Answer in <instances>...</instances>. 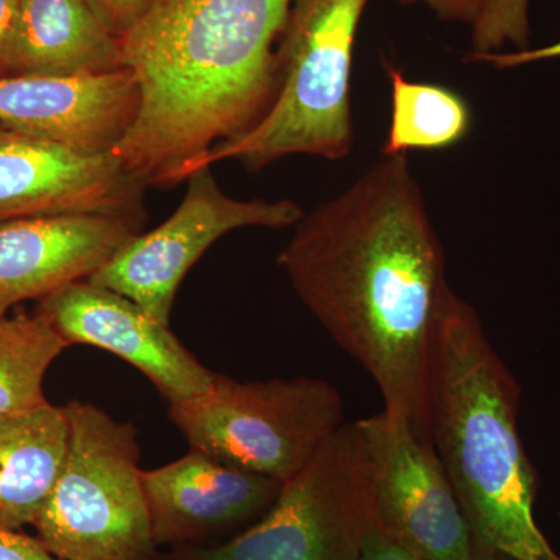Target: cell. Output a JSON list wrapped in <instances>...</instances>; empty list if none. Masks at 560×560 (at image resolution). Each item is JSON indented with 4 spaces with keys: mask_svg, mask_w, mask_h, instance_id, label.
Returning a JSON list of instances; mask_svg holds the SVG:
<instances>
[{
    "mask_svg": "<svg viewBox=\"0 0 560 560\" xmlns=\"http://www.w3.org/2000/svg\"><path fill=\"white\" fill-rule=\"evenodd\" d=\"M293 0H147L121 36L140 88L138 119L114 151L143 186L186 183L213 147L270 108L276 46Z\"/></svg>",
    "mask_w": 560,
    "mask_h": 560,
    "instance_id": "2",
    "label": "cell"
},
{
    "mask_svg": "<svg viewBox=\"0 0 560 560\" xmlns=\"http://www.w3.org/2000/svg\"><path fill=\"white\" fill-rule=\"evenodd\" d=\"M0 560H61L51 555L38 537L22 530L0 528Z\"/></svg>",
    "mask_w": 560,
    "mask_h": 560,
    "instance_id": "22",
    "label": "cell"
},
{
    "mask_svg": "<svg viewBox=\"0 0 560 560\" xmlns=\"http://www.w3.org/2000/svg\"><path fill=\"white\" fill-rule=\"evenodd\" d=\"M139 108V83L128 68L101 75L0 79V125L84 154L114 153Z\"/></svg>",
    "mask_w": 560,
    "mask_h": 560,
    "instance_id": "12",
    "label": "cell"
},
{
    "mask_svg": "<svg viewBox=\"0 0 560 560\" xmlns=\"http://www.w3.org/2000/svg\"><path fill=\"white\" fill-rule=\"evenodd\" d=\"M359 560H425L394 540L374 523Z\"/></svg>",
    "mask_w": 560,
    "mask_h": 560,
    "instance_id": "23",
    "label": "cell"
},
{
    "mask_svg": "<svg viewBox=\"0 0 560 560\" xmlns=\"http://www.w3.org/2000/svg\"><path fill=\"white\" fill-rule=\"evenodd\" d=\"M125 68L120 36L88 0H21L9 77L101 75Z\"/></svg>",
    "mask_w": 560,
    "mask_h": 560,
    "instance_id": "15",
    "label": "cell"
},
{
    "mask_svg": "<svg viewBox=\"0 0 560 560\" xmlns=\"http://www.w3.org/2000/svg\"><path fill=\"white\" fill-rule=\"evenodd\" d=\"M168 415L190 448L282 485L345 425L340 390L312 377L241 382L215 372L206 393Z\"/></svg>",
    "mask_w": 560,
    "mask_h": 560,
    "instance_id": "6",
    "label": "cell"
},
{
    "mask_svg": "<svg viewBox=\"0 0 560 560\" xmlns=\"http://www.w3.org/2000/svg\"><path fill=\"white\" fill-rule=\"evenodd\" d=\"M431 438L482 560H560L534 517L539 478L518 433L521 386L478 313L445 294L431 357Z\"/></svg>",
    "mask_w": 560,
    "mask_h": 560,
    "instance_id": "3",
    "label": "cell"
},
{
    "mask_svg": "<svg viewBox=\"0 0 560 560\" xmlns=\"http://www.w3.org/2000/svg\"><path fill=\"white\" fill-rule=\"evenodd\" d=\"M68 348L38 311L0 319V420L47 404L44 377Z\"/></svg>",
    "mask_w": 560,
    "mask_h": 560,
    "instance_id": "18",
    "label": "cell"
},
{
    "mask_svg": "<svg viewBox=\"0 0 560 560\" xmlns=\"http://www.w3.org/2000/svg\"><path fill=\"white\" fill-rule=\"evenodd\" d=\"M138 217L75 213L0 221V319L95 275L135 235Z\"/></svg>",
    "mask_w": 560,
    "mask_h": 560,
    "instance_id": "13",
    "label": "cell"
},
{
    "mask_svg": "<svg viewBox=\"0 0 560 560\" xmlns=\"http://www.w3.org/2000/svg\"><path fill=\"white\" fill-rule=\"evenodd\" d=\"M359 423L370 453L375 523L425 560H482L433 442L385 408Z\"/></svg>",
    "mask_w": 560,
    "mask_h": 560,
    "instance_id": "9",
    "label": "cell"
},
{
    "mask_svg": "<svg viewBox=\"0 0 560 560\" xmlns=\"http://www.w3.org/2000/svg\"><path fill=\"white\" fill-rule=\"evenodd\" d=\"M375 523L363 431L345 423L259 521L219 545L180 548L171 560H359Z\"/></svg>",
    "mask_w": 560,
    "mask_h": 560,
    "instance_id": "7",
    "label": "cell"
},
{
    "mask_svg": "<svg viewBox=\"0 0 560 560\" xmlns=\"http://www.w3.org/2000/svg\"><path fill=\"white\" fill-rule=\"evenodd\" d=\"M302 304L381 389L385 410L431 438V357L444 250L407 154L375 162L294 224L280 250Z\"/></svg>",
    "mask_w": 560,
    "mask_h": 560,
    "instance_id": "1",
    "label": "cell"
},
{
    "mask_svg": "<svg viewBox=\"0 0 560 560\" xmlns=\"http://www.w3.org/2000/svg\"><path fill=\"white\" fill-rule=\"evenodd\" d=\"M21 0H0V79L9 77V58Z\"/></svg>",
    "mask_w": 560,
    "mask_h": 560,
    "instance_id": "25",
    "label": "cell"
},
{
    "mask_svg": "<svg viewBox=\"0 0 560 560\" xmlns=\"http://www.w3.org/2000/svg\"><path fill=\"white\" fill-rule=\"evenodd\" d=\"M560 58V40L550 46L539 49L501 50L493 54L478 55V57H466L464 61L486 62L495 69L508 70L533 65V62L558 60Z\"/></svg>",
    "mask_w": 560,
    "mask_h": 560,
    "instance_id": "21",
    "label": "cell"
},
{
    "mask_svg": "<svg viewBox=\"0 0 560 560\" xmlns=\"http://www.w3.org/2000/svg\"><path fill=\"white\" fill-rule=\"evenodd\" d=\"M370 0H293L276 46L270 108L248 131L213 147L197 165L237 161L259 172L282 158L341 161L353 149V46Z\"/></svg>",
    "mask_w": 560,
    "mask_h": 560,
    "instance_id": "4",
    "label": "cell"
},
{
    "mask_svg": "<svg viewBox=\"0 0 560 560\" xmlns=\"http://www.w3.org/2000/svg\"><path fill=\"white\" fill-rule=\"evenodd\" d=\"M69 442L36 537L61 560H156L138 430L86 401L66 405Z\"/></svg>",
    "mask_w": 560,
    "mask_h": 560,
    "instance_id": "5",
    "label": "cell"
},
{
    "mask_svg": "<svg viewBox=\"0 0 560 560\" xmlns=\"http://www.w3.org/2000/svg\"><path fill=\"white\" fill-rule=\"evenodd\" d=\"M143 189L113 153H80L0 125V221L75 213L145 219Z\"/></svg>",
    "mask_w": 560,
    "mask_h": 560,
    "instance_id": "10",
    "label": "cell"
},
{
    "mask_svg": "<svg viewBox=\"0 0 560 560\" xmlns=\"http://www.w3.org/2000/svg\"><path fill=\"white\" fill-rule=\"evenodd\" d=\"M158 547H202L205 541L259 521L282 482L221 463L190 448L158 469L142 470Z\"/></svg>",
    "mask_w": 560,
    "mask_h": 560,
    "instance_id": "14",
    "label": "cell"
},
{
    "mask_svg": "<svg viewBox=\"0 0 560 560\" xmlns=\"http://www.w3.org/2000/svg\"><path fill=\"white\" fill-rule=\"evenodd\" d=\"M38 312L69 346H94L145 375L168 404L200 396L215 372L202 366L168 329L130 298L90 280L69 283L39 301Z\"/></svg>",
    "mask_w": 560,
    "mask_h": 560,
    "instance_id": "11",
    "label": "cell"
},
{
    "mask_svg": "<svg viewBox=\"0 0 560 560\" xmlns=\"http://www.w3.org/2000/svg\"><path fill=\"white\" fill-rule=\"evenodd\" d=\"M408 5H425L442 21L470 24L480 11L481 0H400Z\"/></svg>",
    "mask_w": 560,
    "mask_h": 560,
    "instance_id": "24",
    "label": "cell"
},
{
    "mask_svg": "<svg viewBox=\"0 0 560 560\" xmlns=\"http://www.w3.org/2000/svg\"><path fill=\"white\" fill-rule=\"evenodd\" d=\"M390 125L383 145L385 156L416 150H445L458 145L471 128L467 102L441 84L408 80L388 66Z\"/></svg>",
    "mask_w": 560,
    "mask_h": 560,
    "instance_id": "17",
    "label": "cell"
},
{
    "mask_svg": "<svg viewBox=\"0 0 560 560\" xmlns=\"http://www.w3.org/2000/svg\"><path fill=\"white\" fill-rule=\"evenodd\" d=\"M183 201L164 223L135 235L90 282L117 291L153 318L171 324L184 278L217 241L243 228L283 230L304 215L291 200H237L223 191L212 167L186 179Z\"/></svg>",
    "mask_w": 560,
    "mask_h": 560,
    "instance_id": "8",
    "label": "cell"
},
{
    "mask_svg": "<svg viewBox=\"0 0 560 560\" xmlns=\"http://www.w3.org/2000/svg\"><path fill=\"white\" fill-rule=\"evenodd\" d=\"M69 442L65 407H43L0 420V528L33 526Z\"/></svg>",
    "mask_w": 560,
    "mask_h": 560,
    "instance_id": "16",
    "label": "cell"
},
{
    "mask_svg": "<svg viewBox=\"0 0 560 560\" xmlns=\"http://www.w3.org/2000/svg\"><path fill=\"white\" fill-rule=\"evenodd\" d=\"M88 3L103 24L121 38L139 20L147 0H88Z\"/></svg>",
    "mask_w": 560,
    "mask_h": 560,
    "instance_id": "20",
    "label": "cell"
},
{
    "mask_svg": "<svg viewBox=\"0 0 560 560\" xmlns=\"http://www.w3.org/2000/svg\"><path fill=\"white\" fill-rule=\"evenodd\" d=\"M529 0H481L471 22V49L467 57L493 54L506 46L529 49Z\"/></svg>",
    "mask_w": 560,
    "mask_h": 560,
    "instance_id": "19",
    "label": "cell"
}]
</instances>
